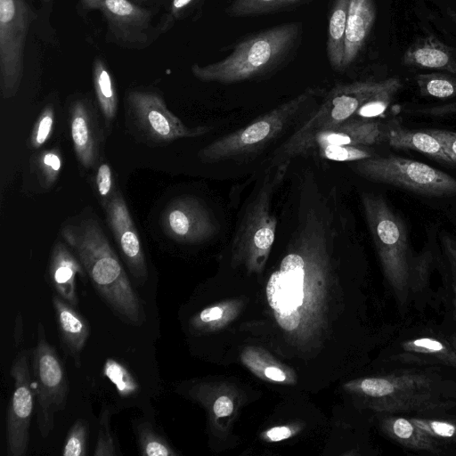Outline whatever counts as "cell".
I'll return each instance as SVG.
<instances>
[{"instance_id": "4316f807", "label": "cell", "mask_w": 456, "mask_h": 456, "mask_svg": "<svg viewBox=\"0 0 456 456\" xmlns=\"http://www.w3.org/2000/svg\"><path fill=\"white\" fill-rule=\"evenodd\" d=\"M93 83L99 107L106 123H110L116 116L118 97L112 75L100 57L93 63Z\"/></svg>"}, {"instance_id": "7402d4cb", "label": "cell", "mask_w": 456, "mask_h": 456, "mask_svg": "<svg viewBox=\"0 0 456 456\" xmlns=\"http://www.w3.org/2000/svg\"><path fill=\"white\" fill-rule=\"evenodd\" d=\"M70 134L77 159L86 168L94 165L96 144L93 121L83 101H76L70 109Z\"/></svg>"}, {"instance_id": "ab89813d", "label": "cell", "mask_w": 456, "mask_h": 456, "mask_svg": "<svg viewBox=\"0 0 456 456\" xmlns=\"http://www.w3.org/2000/svg\"><path fill=\"white\" fill-rule=\"evenodd\" d=\"M411 114L430 118H444L456 114V101L436 105L419 106L407 110Z\"/></svg>"}, {"instance_id": "9c48e42d", "label": "cell", "mask_w": 456, "mask_h": 456, "mask_svg": "<svg viewBox=\"0 0 456 456\" xmlns=\"http://www.w3.org/2000/svg\"><path fill=\"white\" fill-rule=\"evenodd\" d=\"M37 345L32 351L31 380L37 400V418L41 436L53 430L54 415L65 409L69 391L63 363L47 341L44 325L37 324Z\"/></svg>"}, {"instance_id": "f6af8a7d", "label": "cell", "mask_w": 456, "mask_h": 456, "mask_svg": "<svg viewBox=\"0 0 456 456\" xmlns=\"http://www.w3.org/2000/svg\"><path fill=\"white\" fill-rule=\"evenodd\" d=\"M233 410L232 400L228 396L218 397L213 405V411L216 417L222 418L229 416Z\"/></svg>"}, {"instance_id": "681fc988", "label": "cell", "mask_w": 456, "mask_h": 456, "mask_svg": "<svg viewBox=\"0 0 456 456\" xmlns=\"http://www.w3.org/2000/svg\"><path fill=\"white\" fill-rule=\"evenodd\" d=\"M22 324H23L22 316H21V314H18L16 317V320H15V328H14V339H15L16 346H18L20 343V341L22 340V330H23Z\"/></svg>"}, {"instance_id": "52a82bcc", "label": "cell", "mask_w": 456, "mask_h": 456, "mask_svg": "<svg viewBox=\"0 0 456 456\" xmlns=\"http://www.w3.org/2000/svg\"><path fill=\"white\" fill-rule=\"evenodd\" d=\"M361 391L379 401L380 409L392 411H425L449 407L444 385L437 378L419 372H400L368 378L361 381Z\"/></svg>"}, {"instance_id": "c3c4849f", "label": "cell", "mask_w": 456, "mask_h": 456, "mask_svg": "<svg viewBox=\"0 0 456 456\" xmlns=\"http://www.w3.org/2000/svg\"><path fill=\"white\" fill-rule=\"evenodd\" d=\"M265 375L274 381H283L286 379L285 373L277 367H268L265 370Z\"/></svg>"}, {"instance_id": "484cf974", "label": "cell", "mask_w": 456, "mask_h": 456, "mask_svg": "<svg viewBox=\"0 0 456 456\" xmlns=\"http://www.w3.org/2000/svg\"><path fill=\"white\" fill-rule=\"evenodd\" d=\"M385 428L392 438L406 448L433 453L440 451L436 439L414 424L411 419L390 418L386 420Z\"/></svg>"}, {"instance_id": "4dcf8cb0", "label": "cell", "mask_w": 456, "mask_h": 456, "mask_svg": "<svg viewBox=\"0 0 456 456\" xmlns=\"http://www.w3.org/2000/svg\"><path fill=\"white\" fill-rule=\"evenodd\" d=\"M401 87L402 82L400 78L395 77L388 87L378 93L366 102L356 112V115L362 118H375L381 115L387 109Z\"/></svg>"}, {"instance_id": "e0dca14e", "label": "cell", "mask_w": 456, "mask_h": 456, "mask_svg": "<svg viewBox=\"0 0 456 456\" xmlns=\"http://www.w3.org/2000/svg\"><path fill=\"white\" fill-rule=\"evenodd\" d=\"M52 302L61 344L78 367L81 353L90 334L88 322L75 306L60 296H53Z\"/></svg>"}, {"instance_id": "f35d334b", "label": "cell", "mask_w": 456, "mask_h": 456, "mask_svg": "<svg viewBox=\"0 0 456 456\" xmlns=\"http://www.w3.org/2000/svg\"><path fill=\"white\" fill-rule=\"evenodd\" d=\"M54 113L51 106H47L40 115L31 136V145L38 148L48 139L53 126Z\"/></svg>"}, {"instance_id": "5bb4252c", "label": "cell", "mask_w": 456, "mask_h": 456, "mask_svg": "<svg viewBox=\"0 0 456 456\" xmlns=\"http://www.w3.org/2000/svg\"><path fill=\"white\" fill-rule=\"evenodd\" d=\"M161 224L168 237L186 243L205 240L216 234L219 227L212 212L194 197H181L170 202Z\"/></svg>"}, {"instance_id": "30bf717a", "label": "cell", "mask_w": 456, "mask_h": 456, "mask_svg": "<svg viewBox=\"0 0 456 456\" xmlns=\"http://www.w3.org/2000/svg\"><path fill=\"white\" fill-rule=\"evenodd\" d=\"M29 24L27 0H0V87L4 98L13 96L20 85Z\"/></svg>"}, {"instance_id": "816d5d0a", "label": "cell", "mask_w": 456, "mask_h": 456, "mask_svg": "<svg viewBox=\"0 0 456 456\" xmlns=\"http://www.w3.org/2000/svg\"><path fill=\"white\" fill-rule=\"evenodd\" d=\"M448 15L452 22L456 25V9L450 10Z\"/></svg>"}, {"instance_id": "d6986e66", "label": "cell", "mask_w": 456, "mask_h": 456, "mask_svg": "<svg viewBox=\"0 0 456 456\" xmlns=\"http://www.w3.org/2000/svg\"><path fill=\"white\" fill-rule=\"evenodd\" d=\"M77 274L85 278L82 264L64 244L58 241L50 258V282L57 295L75 307L78 305Z\"/></svg>"}, {"instance_id": "8992f818", "label": "cell", "mask_w": 456, "mask_h": 456, "mask_svg": "<svg viewBox=\"0 0 456 456\" xmlns=\"http://www.w3.org/2000/svg\"><path fill=\"white\" fill-rule=\"evenodd\" d=\"M364 179L429 198L456 196V178L425 163L395 155L370 157L354 162Z\"/></svg>"}, {"instance_id": "f1b7e54d", "label": "cell", "mask_w": 456, "mask_h": 456, "mask_svg": "<svg viewBox=\"0 0 456 456\" xmlns=\"http://www.w3.org/2000/svg\"><path fill=\"white\" fill-rule=\"evenodd\" d=\"M309 0H232L225 9L232 18L263 15L298 6Z\"/></svg>"}, {"instance_id": "f546056e", "label": "cell", "mask_w": 456, "mask_h": 456, "mask_svg": "<svg viewBox=\"0 0 456 456\" xmlns=\"http://www.w3.org/2000/svg\"><path fill=\"white\" fill-rule=\"evenodd\" d=\"M135 432L141 455L175 456L177 454L167 440L159 435L150 422H140L136 426Z\"/></svg>"}, {"instance_id": "603a6c76", "label": "cell", "mask_w": 456, "mask_h": 456, "mask_svg": "<svg viewBox=\"0 0 456 456\" xmlns=\"http://www.w3.org/2000/svg\"><path fill=\"white\" fill-rule=\"evenodd\" d=\"M305 275L274 272L266 286V296L274 311L297 309L303 303Z\"/></svg>"}, {"instance_id": "3957f363", "label": "cell", "mask_w": 456, "mask_h": 456, "mask_svg": "<svg viewBox=\"0 0 456 456\" xmlns=\"http://www.w3.org/2000/svg\"><path fill=\"white\" fill-rule=\"evenodd\" d=\"M361 200L384 273L397 298L403 301L410 289L411 266L405 224L382 195L363 192Z\"/></svg>"}, {"instance_id": "9a60e30c", "label": "cell", "mask_w": 456, "mask_h": 456, "mask_svg": "<svg viewBox=\"0 0 456 456\" xmlns=\"http://www.w3.org/2000/svg\"><path fill=\"white\" fill-rule=\"evenodd\" d=\"M109 225L117 240L130 273L140 284L148 278V269L138 232L122 195L117 191L106 208Z\"/></svg>"}, {"instance_id": "ba28073f", "label": "cell", "mask_w": 456, "mask_h": 456, "mask_svg": "<svg viewBox=\"0 0 456 456\" xmlns=\"http://www.w3.org/2000/svg\"><path fill=\"white\" fill-rule=\"evenodd\" d=\"M289 161L277 165L265 174L250 198L234 233V246L252 264H260L271 250L276 235L277 220L272 212L275 189L282 182Z\"/></svg>"}, {"instance_id": "cb8c5ba5", "label": "cell", "mask_w": 456, "mask_h": 456, "mask_svg": "<svg viewBox=\"0 0 456 456\" xmlns=\"http://www.w3.org/2000/svg\"><path fill=\"white\" fill-rule=\"evenodd\" d=\"M400 358L406 362H428L456 368V350L449 342L423 337L402 343Z\"/></svg>"}, {"instance_id": "f5cc1de1", "label": "cell", "mask_w": 456, "mask_h": 456, "mask_svg": "<svg viewBox=\"0 0 456 456\" xmlns=\"http://www.w3.org/2000/svg\"><path fill=\"white\" fill-rule=\"evenodd\" d=\"M449 343L456 350V335L450 337Z\"/></svg>"}, {"instance_id": "836d02e7", "label": "cell", "mask_w": 456, "mask_h": 456, "mask_svg": "<svg viewBox=\"0 0 456 456\" xmlns=\"http://www.w3.org/2000/svg\"><path fill=\"white\" fill-rule=\"evenodd\" d=\"M110 411L103 406L99 417L98 436L94 449V456H114L117 454L115 439L110 430Z\"/></svg>"}, {"instance_id": "44dd1931", "label": "cell", "mask_w": 456, "mask_h": 456, "mask_svg": "<svg viewBox=\"0 0 456 456\" xmlns=\"http://www.w3.org/2000/svg\"><path fill=\"white\" fill-rule=\"evenodd\" d=\"M386 140L392 148L415 151L437 161L452 165L438 139L428 129L411 130L392 124L386 128Z\"/></svg>"}, {"instance_id": "1f68e13d", "label": "cell", "mask_w": 456, "mask_h": 456, "mask_svg": "<svg viewBox=\"0 0 456 456\" xmlns=\"http://www.w3.org/2000/svg\"><path fill=\"white\" fill-rule=\"evenodd\" d=\"M88 435V423L83 419H77L70 427L61 454L63 456H85Z\"/></svg>"}, {"instance_id": "7dc6e473", "label": "cell", "mask_w": 456, "mask_h": 456, "mask_svg": "<svg viewBox=\"0 0 456 456\" xmlns=\"http://www.w3.org/2000/svg\"><path fill=\"white\" fill-rule=\"evenodd\" d=\"M266 435L270 440L277 442L289 437L291 431L287 427H276L267 431Z\"/></svg>"}, {"instance_id": "6da1fadb", "label": "cell", "mask_w": 456, "mask_h": 456, "mask_svg": "<svg viewBox=\"0 0 456 456\" xmlns=\"http://www.w3.org/2000/svg\"><path fill=\"white\" fill-rule=\"evenodd\" d=\"M61 235L111 311L129 324H142L143 306L98 222L86 218L65 225Z\"/></svg>"}, {"instance_id": "7bdbcfd3", "label": "cell", "mask_w": 456, "mask_h": 456, "mask_svg": "<svg viewBox=\"0 0 456 456\" xmlns=\"http://www.w3.org/2000/svg\"><path fill=\"white\" fill-rule=\"evenodd\" d=\"M96 186L102 197H108L112 189V174L108 164L100 165L96 174Z\"/></svg>"}, {"instance_id": "83f0119b", "label": "cell", "mask_w": 456, "mask_h": 456, "mask_svg": "<svg viewBox=\"0 0 456 456\" xmlns=\"http://www.w3.org/2000/svg\"><path fill=\"white\" fill-rule=\"evenodd\" d=\"M415 82L423 97L440 100L456 98V74L443 71L420 73L415 77Z\"/></svg>"}, {"instance_id": "4fadbf2b", "label": "cell", "mask_w": 456, "mask_h": 456, "mask_svg": "<svg viewBox=\"0 0 456 456\" xmlns=\"http://www.w3.org/2000/svg\"><path fill=\"white\" fill-rule=\"evenodd\" d=\"M127 102L143 132L157 141H174L205 134L208 126L189 127L167 108L162 97L151 91L133 90Z\"/></svg>"}, {"instance_id": "8d00e7d4", "label": "cell", "mask_w": 456, "mask_h": 456, "mask_svg": "<svg viewBox=\"0 0 456 456\" xmlns=\"http://www.w3.org/2000/svg\"><path fill=\"white\" fill-rule=\"evenodd\" d=\"M411 420L433 437L452 438L456 436V426L445 420L411 418Z\"/></svg>"}, {"instance_id": "bcb514c9", "label": "cell", "mask_w": 456, "mask_h": 456, "mask_svg": "<svg viewBox=\"0 0 456 456\" xmlns=\"http://www.w3.org/2000/svg\"><path fill=\"white\" fill-rule=\"evenodd\" d=\"M223 315V309L218 306L208 307L204 309L200 314V319L202 322H209L221 318Z\"/></svg>"}, {"instance_id": "b9f144b4", "label": "cell", "mask_w": 456, "mask_h": 456, "mask_svg": "<svg viewBox=\"0 0 456 456\" xmlns=\"http://www.w3.org/2000/svg\"><path fill=\"white\" fill-rule=\"evenodd\" d=\"M428 131L438 139L452 165L456 166V132L436 128Z\"/></svg>"}, {"instance_id": "7c38bea8", "label": "cell", "mask_w": 456, "mask_h": 456, "mask_svg": "<svg viewBox=\"0 0 456 456\" xmlns=\"http://www.w3.org/2000/svg\"><path fill=\"white\" fill-rule=\"evenodd\" d=\"M29 356V350H20L11 367L14 388L6 415V445L8 453L12 456L25 455L29 441V427L36 398L32 387Z\"/></svg>"}, {"instance_id": "8fae6325", "label": "cell", "mask_w": 456, "mask_h": 456, "mask_svg": "<svg viewBox=\"0 0 456 456\" xmlns=\"http://www.w3.org/2000/svg\"><path fill=\"white\" fill-rule=\"evenodd\" d=\"M86 11H99L107 23L108 38L119 47L142 50L160 35L153 13L132 0H78Z\"/></svg>"}, {"instance_id": "d4e9b609", "label": "cell", "mask_w": 456, "mask_h": 456, "mask_svg": "<svg viewBox=\"0 0 456 456\" xmlns=\"http://www.w3.org/2000/svg\"><path fill=\"white\" fill-rule=\"evenodd\" d=\"M350 0H335L330 12L327 55L330 66L343 70L346 20Z\"/></svg>"}, {"instance_id": "db71d44e", "label": "cell", "mask_w": 456, "mask_h": 456, "mask_svg": "<svg viewBox=\"0 0 456 456\" xmlns=\"http://www.w3.org/2000/svg\"><path fill=\"white\" fill-rule=\"evenodd\" d=\"M132 1H133V2H134V3H136V4H142V3L148 2V1H151V0H132Z\"/></svg>"}, {"instance_id": "d590c367", "label": "cell", "mask_w": 456, "mask_h": 456, "mask_svg": "<svg viewBox=\"0 0 456 456\" xmlns=\"http://www.w3.org/2000/svg\"><path fill=\"white\" fill-rule=\"evenodd\" d=\"M202 0H172L157 25L159 34L168 31L174 24L187 16Z\"/></svg>"}, {"instance_id": "7a4b0ae2", "label": "cell", "mask_w": 456, "mask_h": 456, "mask_svg": "<svg viewBox=\"0 0 456 456\" xmlns=\"http://www.w3.org/2000/svg\"><path fill=\"white\" fill-rule=\"evenodd\" d=\"M301 22H289L255 33L237 43L224 59L191 67L202 82L234 84L258 79L281 69L290 61L300 45Z\"/></svg>"}, {"instance_id": "f907efd6", "label": "cell", "mask_w": 456, "mask_h": 456, "mask_svg": "<svg viewBox=\"0 0 456 456\" xmlns=\"http://www.w3.org/2000/svg\"><path fill=\"white\" fill-rule=\"evenodd\" d=\"M451 274H452V289L454 295V307L456 312V267L450 265Z\"/></svg>"}, {"instance_id": "e575fe53", "label": "cell", "mask_w": 456, "mask_h": 456, "mask_svg": "<svg viewBox=\"0 0 456 456\" xmlns=\"http://www.w3.org/2000/svg\"><path fill=\"white\" fill-rule=\"evenodd\" d=\"M432 258L433 256L430 248L425 247L418 256L411 259L410 289L417 291L427 284Z\"/></svg>"}, {"instance_id": "5b68a950", "label": "cell", "mask_w": 456, "mask_h": 456, "mask_svg": "<svg viewBox=\"0 0 456 456\" xmlns=\"http://www.w3.org/2000/svg\"><path fill=\"white\" fill-rule=\"evenodd\" d=\"M395 78L356 81L334 86L326 94L322 104L273 152V161L278 164L281 160L289 161L314 133L348 120L372 96L388 87Z\"/></svg>"}, {"instance_id": "277c9868", "label": "cell", "mask_w": 456, "mask_h": 456, "mask_svg": "<svg viewBox=\"0 0 456 456\" xmlns=\"http://www.w3.org/2000/svg\"><path fill=\"white\" fill-rule=\"evenodd\" d=\"M322 92L316 87L305 89L247 126L208 144L199 152V157L203 162L213 163L259 151L279 136Z\"/></svg>"}, {"instance_id": "60d3db41", "label": "cell", "mask_w": 456, "mask_h": 456, "mask_svg": "<svg viewBox=\"0 0 456 456\" xmlns=\"http://www.w3.org/2000/svg\"><path fill=\"white\" fill-rule=\"evenodd\" d=\"M40 167L46 183L55 181L61 167V160L55 151H46L40 158Z\"/></svg>"}, {"instance_id": "ac0fdd59", "label": "cell", "mask_w": 456, "mask_h": 456, "mask_svg": "<svg viewBox=\"0 0 456 456\" xmlns=\"http://www.w3.org/2000/svg\"><path fill=\"white\" fill-rule=\"evenodd\" d=\"M403 62L409 67L456 74V49L428 36L407 48Z\"/></svg>"}, {"instance_id": "d6a6232c", "label": "cell", "mask_w": 456, "mask_h": 456, "mask_svg": "<svg viewBox=\"0 0 456 456\" xmlns=\"http://www.w3.org/2000/svg\"><path fill=\"white\" fill-rule=\"evenodd\" d=\"M317 150L322 159L334 161L356 162L373 156L371 151L362 146L328 145Z\"/></svg>"}, {"instance_id": "2e32d148", "label": "cell", "mask_w": 456, "mask_h": 456, "mask_svg": "<svg viewBox=\"0 0 456 456\" xmlns=\"http://www.w3.org/2000/svg\"><path fill=\"white\" fill-rule=\"evenodd\" d=\"M386 140V128L373 120H346L314 133L299 148L297 156L328 145L370 147ZM296 156V157H297Z\"/></svg>"}, {"instance_id": "74e56055", "label": "cell", "mask_w": 456, "mask_h": 456, "mask_svg": "<svg viewBox=\"0 0 456 456\" xmlns=\"http://www.w3.org/2000/svg\"><path fill=\"white\" fill-rule=\"evenodd\" d=\"M105 373L116 385L120 394L128 395L130 392L134 391V381L122 365L120 366L118 362L113 361H108L105 365Z\"/></svg>"}, {"instance_id": "ee69618b", "label": "cell", "mask_w": 456, "mask_h": 456, "mask_svg": "<svg viewBox=\"0 0 456 456\" xmlns=\"http://www.w3.org/2000/svg\"><path fill=\"white\" fill-rule=\"evenodd\" d=\"M274 317L279 325L286 330H293L299 325L300 314L297 309L274 311Z\"/></svg>"}, {"instance_id": "ffe728a7", "label": "cell", "mask_w": 456, "mask_h": 456, "mask_svg": "<svg viewBox=\"0 0 456 456\" xmlns=\"http://www.w3.org/2000/svg\"><path fill=\"white\" fill-rule=\"evenodd\" d=\"M373 0H350L346 20L343 69L357 58L375 21Z\"/></svg>"}]
</instances>
